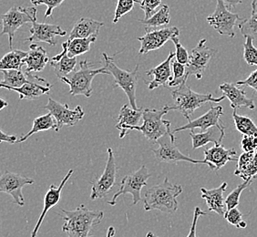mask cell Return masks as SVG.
Segmentation results:
<instances>
[{
    "mask_svg": "<svg viewBox=\"0 0 257 237\" xmlns=\"http://www.w3.org/2000/svg\"><path fill=\"white\" fill-rule=\"evenodd\" d=\"M183 193V187L178 184L170 183L168 178L163 183L149 188L144 194V210H158L161 212L173 214L178 210L177 197Z\"/></svg>",
    "mask_w": 257,
    "mask_h": 237,
    "instance_id": "6da1fadb",
    "label": "cell"
},
{
    "mask_svg": "<svg viewBox=\"0 0 257 237\" xmlns=\"http://www.w3.org/2000/svg\"><path fill=\"white\" fill-rule=\"evenodd\" d=\"M62 218L64 224L62 232L69 237H87L90 235V231L100 223L104 217L101 211H92L83 204L72 211L62 210Z\"/></svg>",
    "mask_w": 257,
    "mask_h": 237,
    "instance_id": "7a4b0ae2",
    "label": "cell"
},
{
    "mask_svg": "<svg viewBox=\"0 0 257 237\" xmlns=\"http://www.w3.org/2000/svg\"><path fill=\"white\" fill-rule=\"evenodd\" d=\"M173 105H169L170 110H177L183 114L188 121H191L193 112L202 107L204 103H218L225 99L226 97L223 95L222 97L213 98L212 94H200L193 91L187 85V81L178 86L172 91Z\"/></svg>",
    "mask_w": 257,
    "mask_h": 237,
    "instance_id": "3957f363",
    "label": "cell"
},
{
    "mask_svg": "<svg viewBox=\"0 0 257 237\" xmlns=\"http://www.w3.org/2000/svg\"><path fill=\"white\" fill-rule=\"evenodd\" d=\"M93 63H90L87 59L79 62V69H75L70 74L61 78L60 80L69 86V94L71 96L83 95L86 98H90L93 89L92 80L97 75H109L108 69L105 67L99 69H93Z\"/></svg>",
    "mask_w": 257,
    "mask_h": 237,
    "instance_id": "277c9868",
    "label": "cell"
},
{
    "mask_svg": "<svg viewBox=\"0 0 257 237\" xmlns=\"http://www.w3.org/2000/svg\"><path fill=\"white\" fill-rule=\"evenodd\" d=\"M170 111L169 105H165L163 109H145L143 115V125L134 126L132 131L136 130L141 132L145 138L150 142L156 144L158 139L169 134L171 131V122L163 120V117Z\"/></svg>",
    "mask_w": 257,
    "mask_h": 237,
    "instance_id": "5b68a950",
    "label": "cell"
},
{
    "mask_svg": "<svg viewBox=\"0 0 257 237\" xmlns=\"http://www.w3.org/2000/svg\"><path fill=\"white\" fill-rule=\"evenodd\" d=\"M104 67L113 76L114 81L117 87L122 89L128 97V102L132 108L138 109L136 102V88L138 83L139 65H136L133 71H127L119 68L114 62V57L107 53H102Z\"/></svg>",
    "mask_w": 257,
    "mask_h": 237,
    "instance_id": "8992f818",
    "label": "cell"
},
{
    "mask_svg": "<svg viewBox=\"0 0 257 237\" xmlns=\"http://www.w3.org/2000/svg\"><path fill=\"white\" fill-rule=\"evenodd\" d=\"M38 10L34 7L22 8L13 7L8 12L2 15V33L8 35L10 49H13V40L17 30L27 23H33L37 21Z\"/></svg>",
    "mask_w": 257,
    "mask_h": 237,
    "instance_id": "52a82bcc",
    "label": "cell"
},
{
    "mask_svg": "<svg viewBox=\"0 0 257 237\" xmlns=\"http://www.w3.org/2000/svg\"><path fill=\"white\" fill-rule=\"evenodd\" d=\"M152 176L149 173L148 169L143 165L138 171L126 175L122 179L120 183V188L117 193H115L111 201H109V205L114 206L117 203V199L123 194H131L133 196V204L136 205L142 201L141 191L142 189L147 185L149 178Z\"/></svg>",
    "mask_w": 257,
    "mask_h": 237,
    "instance_id": "ba28073f",
    "label": "cell"
},
{
    "mask_svg": "<svg viewBox=\"0 0 257 237\" xmlns=\"http://www.w3.org/2000/svg\"><path fill=\"white\" fill-rule=\"evenodd\" d=\"M176 138L173 132L163 135V137L158 139L156 144H158L157 149H152V152L155 155V158L160 163H178L179 162H187L194 164H205L204 161L194 160L190 158L188 155H184L180 152L177 145L175 144Z\"/></svg>",
    "mask_w": 257,
    "mask_h": 237,
    "instance_id": "9c48e42d",
    "label": "cell"
},
{
    "mask_svg": "<svg viewBox=\"0 0 257 237\" xmlns=\"http://www.w3.org/2000/svg\"><path fill=\"white\" fill-rule=\"evenodd\" d=\"M108 159L106 162V166L104 169L103 173L101 177L91 183V193H90V200L95 201L97 199L104 198L111 191L116 183L117 177V164L115 160L112 149H108Z\"/></svg>",
    "mask_w": 257,
    "mask_h": 237,
    "instance_id": "30bf717a",
    "label": "cell"
},
{
    "mask_svg": "<svg viewBox=\"0 0 257 237\" xmlns=\"http://www.w3.org/2000/svg\"><path fill=\"white\" fill-rule=\"evenodd\" d=\"M205 39L200 40L197 46L193 48L188 63L186 64V78L194 76L197 79L203 78V72L207 69L213 55L216 53V50L206 47Z\"/></svg>",
    "mask_w": 257,
    "mask_h": 237,
    "instance_id": "8fae6325",
    "label": "cell"
},
{
    "mask_svg": "<svg viewBox=\"0 0 257 237\" xmlns=\"http://www.w3.org/2000/svg\"><path fill=\"white\" fill-rule=\"evenodd\" d=\"M239 20V15L232 13L223 1L217 0L215 10L212 15L208 17L207 22L219 34L227 36L232 39L236 36L234 32V26Z\"/></svg>",
    "mask_w": 257,
    "mask_h": 237,
    "instance_id": "7c38bea8",
    "label": "cell"
},
{
    "mask_svg": "<svg viewBox=\"0 0 257 237\" xmlns=\"http://www.w3.org/2000/svg\"><path fill=\"white\" fill-rule=\"evenodd\" d=\"M213 102H211V108L208 110L206 113L203 114V116L195 118V120H191L189 123L181 127H177L173 131V134H177L183 131L186 130H195V129H200L202 132L207 131L208 129L215 128L219 129L221 132V134L223 138L225 137V128L223 126L222 122H221V116L223 115V109L222 106H213Z\"/></svg>",
    "mask_w": 257,
    "mask_h": 237,
    "instance_id": "4fadbf2b",
    "label": "cell"
},
{
    "mask_svg": "<svg viewBox=\"0 0 257 237\" xmlns=\"http://www.w3.org/2000/svg\"><path fill=\"white\" fill-rule=\"evenodd\" d=\"M34 180L26 177L19 173L5 172L0 177V192L10 194L13 198V202L20 206H24V197L22 189L26 185L34 184Z\"/></svg>",
    "mask_w": 257,
    "mask_h": 237,
    "instance_id": "5bb4252c",
    "label": "cell"
},
{
    "mask_svg": "<svg viewBox=\"0 0 257 237\" xmlns=\"http://www.w3.org/2000/svg\"><path fill=\"white\" fill-rule=\"evenodd\" d=\"M44 109L49 110V112L57 120L58 126L55 130L56 132H59L64 125L75 126L84 117V111L80 106H77L75 109H70L68 104L60 103L51 98L49 99Z\"/></svg>",
    "mask_w": 257,
    "mask_h": 237,
    "instance_id": "9a60e30c",
    "label": "cell"
},
{
    "mask_svg": "<svg viewBox=\"0 0 257 237\" xmlns=\"http://www.w3.org/2000/svg\"><path fill=\"white\" fill-rule=\"evenodd\" d=\"M180 30L176 27H168L161 30H147L146 34L138 38L141 42V49L139 53L147 54L150 51L159 50L163 47L173 37H179Z\"/></svg>",
    "mask_w": 257,
    "mask_h": 237,
    "instance_id": "2e32d148",
    "label": "cell"
},
{
    "mask_svg": "<svg viewBox=\"0 0 257 237\" xmlns=\"http://www.w3.org/2000/svg\"><path fill=\"white\" fill-rule=\"evenodd\" d=\"M30 32L31 35L26 39L25 41L34 43L45 42L51 46L57 44L56 37H64L67 34V32L62 30L60 26L49 23H40L37 21L32 23Z\"/></svg>",
    "mask_w": 257,
    "mask_h": 237,
    "instance_id": "e0dca14e",
    "label": "cell"
},
{
    "mask_svg": "<svg viewBox=\"0 0 257 237\" xmlns=\"http://www.w3.org/2000/svg\"><path fill=\"white\" fill-rule=\"evenodd\" d=\"M234 156H236V151L234 149H225L221 144H214L213 147L204 150L203 161L209 168L216 172L228 163L237 161L238 159L234 158Z\"/></svg>",
    "mask_w": 257,
    "mask_h": 237,
    "instance_id": "ac0fdd59",
    "label": "cell"
},
{
    "mask_svg": "<svg viewBox=\"0 0 257 237\" xmlns=\"http://www.w3.org/2000/svg\"><path fill=\"white\" fill-rule=\"evenodd\" d=\"M74 173V171H73L72 169L69 170V173H67V175H66V176L63 178V180L61 181V183H60V185H59V187H57L55 184H51V185H50V189L48 190V192L45 194L44 199H43V203H44L43 210H42V212L40 213L39 220L37 221L34 230H33V232L31 233V236H37L40 226H41L42 222L44 221L46 214L48 213V212L50 211L51 208L54 207L55 205H57L58 203H60L62 189H63L65 184L69 181V178H70V176L72 175V173Z\"/></svg>",
    "mask_w": 257,
    "mask_h": 237,
    "instance_id": "d6986e66",
    "label": "cell"
},
{
    "mask_svg": "<svg viewBox=\"0 0 257 237\" xmlns=\"http://www.w3.org/2000/svg\"><path fill=\"white\" fill-rule=\"evenodd\" d=\"M175 57V53L170 52L167 59L163 61L161 64L158 65L154 69H150L146 74L152 78V80L147 82L148 89L154 90L161 86L166 87L169 81L173 78V69H172V62Z\"/></svg>",
    "mask_w": 257,
    "mask_h": 237,
    "instance_id": "ffe728a7",
    "label": "cell"
},
{
    "mask_svg": "<svg viewBox=\"0 0 257 237\" xmlns=\"http://www.w3.org/2000/svg\"><path fill=\"white\" fill-rule=\"evenodd\" d=\"M227 183H223L219 187L212 190H207L205 188H201L202 198L207 204L210 212H214L220 216H223L227 212L226 203L223 198V193L226 191Z\"/></svg>",
    "mask_w": 257,
    "mask_h": 237,
    "instance_id": "44dd1931",
    "label": "cell"
},
{
    "mask_svg": "<svg viewBox=\"0 0 257 237\" xmlns=\"http://www.w3.org/2000/svg\"><path fill=\"white\" fill-rule=\"evenodd\" d=\"M143 115L144 110L142 108L135 109L128 104H124L119 110L118 124H116V128L119 131V138H124L133 127L138 126L140 122L143 121Z\"/></svg>",
    "mask_w": 257,
    "mask_h": 237,
    "instance_id": "7402d4cb",
    "label": "cell"
},
{
    "mask_svg": "<svg viewBox=\"0 0 257 237\" xmlns=\"http://www.w3.org/2000/svg\"><path fill=\"white\" fill-rule=\"evenodd\" d=\"M220 90L231 102V107L233 109H253L255 108V103L252 99L248 98L245 90L239 89L236 83H226L224 82L220 85Z\"/></svg>",
    "mask_w": 257,
    "mask_h": 237,
    "instance_id": "603a6c76",
    "label": "cell"
},
{
    "mask_svg": "<svg viewBox=\"0 0 257 237\" xmlns=\"http://www.w3.org/2000/svg\"><path fill=\"white\" fill-rule=\"evenodd\" d=\"M1 72L3 74V79L0 82V86L9 90L11 88H20L25 83L41 78L33 74V72L22 71V69H2Z\"/></svg>",
    "mask_w": 257,
    "mask_h": 237,
    "instance_id": "cb8c5ba5",
    "label": "cell"
},
{
    "mask_svg": "<svg viewBox=\"0 0 257 237\" xmlns=\"http://www.w3.org/2000/svg\"><path fill=\"white\" fill-rule=\"evenodd\" d=\"M51 88L52 86L49 81H47L44 78H40L38 80L25 83L20 88H11L10 90L20 94V99L34 100L42 95L50 93Z\"/></svg>",
    "mask_w": 257,
    "mask_h": 237,
    "instance_id": "d4e9b609",
    "label": "cell"
},
{
    "mask_svg": "<svg viewBox=\"0 0 257 237\" xmlns=\"http://www.w3.org/2000/svg\"><path fill=\"white\" fill-rule=\"evenodd\" d=\"M48 63H50V59L47 51L41 46H38L35 43L30 45V51L24 59L26 71L40 72Z\"/></svg>",
    "mask_w": 257,
    "mask_h": 237,
    "instance_id": "484cf974",
    "label": "cell"
},
{
    "mask_svg": "<svg viewBox=\"0 0 257 237\" xmlns=\"http://www.w3.org/2000/svg\"><path fill=\"white\" fill-rule=\"evenodd\" d=\"M104 23L90 18H81L79 19L71 30L69 35V40L77 38H89V37H98L99 30L103 27Z\"/></svg>",
    "mask_w": 257,
    "mask_h": 237,
    "instance_id": "4316f807",
    "label": "cell"
},
{
    "mask_svg": "<svg viewBox=\"0 0 257 237\" xmlns=\"http://www.w3.org/2000/svg\"><path fill=\"white\" fill-rule=\"evenodd\" d=\"M97 37L89 38H77L72 40H68L62 43V54L69 55V57H78L79 55L87 53L90 50V45L94 43Z\"/></svg>",
    "mask_w": 257,
    "mask_h": 237,
    "instance_id": "83f0119b",
    "label": "cell"
},
{
    "mask_svg": "<svg viewBox=\"0 0 257 237\" xmlns=\"http://www.w3.org/2000/svg\"><path fill=\"white\" fill-rule=\"evenodd\" d=\"M50 64L54 69L57 77L61 79L74 71L77 65V57H69L67 53H60L51 59Z\"/></svg>",
    "mask_w": 257,
    "mask_h": 237,
    "instance_id": "f1b7e54d",
    "label": "cell"
},
{
    "mask_svg": "<svg viewBox=\"0 0 257 237\" xmlns=\"http://www.w3.org/2000/svg\"><path fill=\"white\" fill-rule=\"evenodd\" d=\"M58 126L57 120L55 118L54 116L52 114L49 113L41 115L40 117H37L33 121V125L32 128L30 132L25 135H22V137L19 140V144L25 143L28 139L31 137L33 134H38L40 132H45V131H49V130H56Z\"/></svg>",
    "mask_w": 257,
    "mask_h": 237,
    "instance_id": "f546056e",
    "label": "cell"
},
{
    "mask_svg": "<svg viewBox=\"0 0 257 237\" xmlns=\"http://www.w3.org/2000/svg\"><path fill=\"white\" fill-rule=\"evenodd\" d=\"M215 127L210 128V130L204 131L202 133H194L193 130H191L190 132V136L193 141V150H197V149L203 147L204 145L209 144V143H213L215 145H219L223 142V140L220 138L219 136L216 137L217 133ZM219 130V129H218Z\"/></svg>",
    "mask_w": 257,
    "mask_h": 237,
    "instance_id": "4dcf8cb0",
    "label": "cell"
},
{
    "mask_svg": "<svg viewBox=\"0 0 257 237\" xmlns=\"http://www.w3.org/2000/svg\"><path fill=\"white\" fill-rule=\"evenodd\" d=\"M142 24L145 26V30L150 29H156L162 26L168 25L171 21V15H170V8L167 5H162L159 10L154 13V15L147 20H139Z\"/></svg>",
    "mask_w": 257,
    "mask_h": 237,
    "instance_id": "1f68e13d",
    "label": "cell"
},
{
    "mask_svg": "<svg viewBox=\"0 0 257 237\" xmlns=\"http://www.w3.org/2000/svg\"><path fill=\"white\" fill-rule=\"evenodd\" d=\"M27 56L28 52L23 50H11L1 59L0 69H21Z\"/></svg>",
    "mask_w": 257,
    "mask_h": 237,
    "instance_id": "d6a6232c",
    "label": "cell"
},
{
    "mask_svg": "<svg viewBox=\"0 0 257 237\" xmlns=\"http://www.w3.org/2000/svg\"><path fill=\"white\" fill-rule=\"evenodd\" d=\"M244 38L250 37L257 40V0H252V14L246 20H243L238 25Z\"/></svg>",
    "mask_w": 257,
    "mask_h": 237,
    "instance_id": "836d02e7",
    "label": "cell"
},
{
    "mask_svg": "<svg viewBox=\"0 0 257 237\" xmlns=\"http://www.w3.org/2000/svg\"><path fill=\"white\" fill-rule=\"evenodd\" d=\"M232 118L234 122L235 128L237 129L242 135L255 136L257 137V126L252 122V120L246 116H241L236 112V109H233Z\"/></svg>",
    "mask_w": 257,
    "mask_h": 237,
    "instance_id": "e575fe53",
    "label": "cell"
},
{
    "mask_svg": "<svg viewBox=\"0 0 257 237\" xmlns=\"http://www.w3.org/2000/svg\"><path fill=\"white\" fill-rule=\"evenodd\" d=\"M173 78L168 82L166 87H178L183 82L187 81L186 78V65L182 64L178 60H173Z\"/></svg>",
    "mask_w": 257,
    "mask_h": 237,
    "instance_id": "d590c367",
    "label": "cell"
},
{
    "mask_svg": "<svg viewBox=\"0 0 257 237\" xmlns=\"http://www.w3.org/2000/svg\"><path fill=\"white\" fill-rule=\"evenodd\" d=\"M257 174V151L253 158L242 169H236L234 175L243 179V181H252Z\"/></svg>",
    "mask_w": 257,
    "mask_h": 237,
    "instance_id": "8d00e7d4",
    "label": "cell"
},
{
    "mask_svg": "<svg viewBox=\"0 0 257 237\" xmlns=\"http://www.w3.org/2000/svg\"><path fill=\"white\" fill-rule=\"evenodd\" d=\"M252 183V181H244L243 183L239 184L237 187L234 188L232 192L228 194L227 197L225 199L227 210L237 207L238 204L240 203V196L243 192V190L246 189L248 186H250Z\"/></svg>",
    "mask_w": 257,
    "mask_h": 237,
    "instance_id": "74e56055",
    "label": "cell"
},
{
    "mask_svg": "<svg viewBox=\"0 0 257 237\" xmlns=\"http://www.w3.org/2000/svg\"><path fill=\"white\" fill-rule=\"evenodd\" d=\"M141 0H118L115 14H114L113 23L116 24L119 22L121 17L126 15L128 12L134 10L135 4H139Z\"/></svg>",
    "mask_w": 257,
    "mask_h": 237,
    "instance_id": "f35d334b",
    "label": "cell"
},
{
    "mask_svg": "<svg viewBox=\"0 0 257 237\" xmlns=\"http://www.w3.org/2000/svg\"><path fill=\"white\" fill-rule=\"evenodd\" d=\"M252 38H245V42L243 44V59L250 66H257V49L254 47Z\"/></svg>",
    "mask_w": 257,
    "mask_h": 237,
    "instance_id": "ab89813d",
    "label": "cell"
},
{
    "mask_svg": "<svg viewBox=\"0 0 257 237\" xmlns=\"http://www.w3.org/2000/svg\"><path fill=\"white\" fill-rule=\"evenodd\" d=\"M224 218L227 220V222L234 225L237 228H245L247 226V223L245 221L242 220V213L238 210L237 208L234 207L227 210V212L224 214Z\"/></svg>",
    "mask_w": 257,
    "mask_h": 237,
    "instance_id": "60d3db41",
    "label": "cell"
},
{
    "mask_svg": "<svg viewBox=\"0 0 257 237\" xmlns=\"http://www.w3.org/2000/svg\"><path fill=\"white\" fill-rule=\"evenodd\" d=\"M140 7L144 10V19L147 20L156 12V10L162 6V0H141Z\"/></svg>",
    "mask_w": 257,
    "mask_h": 237,
    "instance_id": "b9f144b4",
    "label": "cell"
},
{
    "mask_svg": "<svg viewBox=\"0 0 257 237\" xmlns=\"http://www.w3.org/2000/svg\"><path fill=\"white\" fill-rule=\"evenodd\" d=\"M172 41H173V44L175 45V49H176V52H175L176 60H178L179 62H181L182 64H187L190 54L183 45L181 44V42L179 40V37H173Z\"/></svg>",
    "mask_w": 257,
    "mask_h": 237,
    "instance_id": "7bdbcfd3",
    "label": "cell"
},
{
    "mask_svg": "<svg viewBox=\"0 0 257 237\" xmlns=\"http://www.w3.org/2000/svg\"><path fill=\"white\" fill-rule=\"evenodd\" d=\"M31 3L34 6L45 5L48 7L47 11L45 13V18H50L52 17L53 10L60 7L65 0H30Z\"/></svg>",
    "mask_w": 257,
    "mask_h": 237,
    "instance_id": "ee69618b",
    "label": "cell"
},
{
    "mask_svg": "<svg viewBox=\"0 0 257 237\" xmlns=\"http://www.w3.org/2000/svg\"><path fill=\"white\" fill-rule=\"evenodd\" d=\"M241 148L243 152L257 151V137L243 135L241 140Z\"/></svg>",
    "mask_w": 257,
    "mask_h": 237,
    "instance_id": "f6af8a7d",
    "label": "cell"
},
{
    "mask_svg": "<svg viewBox=\"0 0 257 237\" xmlns=\"http://www.w3.org/2000/svg\"><path fill=\"white\" fill-rule=\"evenodd\" d=\"M236 85L247 86V87H250V88L254 89L257 92V69H255L253 72L249 75L247 79L237 81Z\"/></svg>",
    "mask_w": 257,
    "mask_h": 237,
    "instance_id": "bcb514c9",
    "label": "cell"
},
{
    "mask_svg": "<svg viewBox=\"0 0 257 237\" xmlns=\"http://www.w3.org/2000/svg\"><path fill=\"white\" fill-rule=\"evenodd\" d=\"M207 212H203L200 207H195L194 214H193V223L191 226V230L188 233V237L195 236L196 235V224H197L198 218L202 215H207Z\"/></svg>",
    "mask_w": 257,
    "mask_h": 237,
    "instance_id": "7dc6e473",
    "label": "cell"
},
{
    "mask_svg": "<svg viewBox=\"0 0 257 237\" xmlns=\"http://www.w3.org/2000/svg\"><path fill=\"white\" fill-rule=\"evenodd\" d=\"M255 152H244L240 155V157L237 160V168L236 169H242L247 164L252 158L253 156L255 155Z\"/></svg>",
    "mask_w": 257,
    "mask_h": 237,
    "instance_id": "c3c4849f",
    "label": "cell"
},
{
    "mask_svg": "<svg viewBox=\"0 0 257 237\" xmlns=\"http://www.w3.org/2000/svg\"><path fill=\"white\" fill-rule=\"evenodd\" d=\"M0 142H1V144L9 143L10 144H17L19 142V140H18L16 135H8L1 130V132H0Z\"/></svg>",
    "mask_w": 257,
    "mask_h": 237,
    "instance_id": "681fc988",
    "label": "cell"
},
{
    "mask_svg": "<svg viewBox=\"0 0 257 237\" xmlns=\"http://www.w3.org/2000/svg\"><path fill=\"white\" fill-rule=\"evenodd\" d=\"M221 1H223L229 10H231L236 5L241 4L242 2V0H221Z\"/></svg>",
    "mask_w": 257,
    "mask_h": 237,
    "instance_id": "f907efd6",
    "label": "cell"
},
{
    "mask_svg": "<svg viewBox=\"0 0 257 237\" xmlns=\"http://www.w3.org/2000/svg\"><path fill=\"white\" fill-rule=\"evenodd\" d=\"M0 101H1V108L0 109H3L5 107H8L9 103H8V101H6L5 99H0Z\"/></svg>",
    "mask_w": 257,
    "mask_h": 237,
    "instance_id": "816d5d0a",
    "label": "cell"
},
{
    "mask_svg": "<svg viewBox=\"0 0 257 237\" xmlns=\"http://www.w3.org/2000/svg\"><path fill=\"white\" fill-rule=\"evenodd\" d=\"M114 234H115V230H114V228L109 227L108 233H107V236H112Z\"/></svg>",
    "mask_w": 257,
    "mask_h": 237,
    "instance_id": "f5cc1de1",
    "label": "cell"
},
{
    "mask_svg": "<svg viewBox=\"0 0 257 237\" xmlns=\"http://www.w3.org/2000/svg\"><path fill=\"white\" fill-rule=\"evenodd\" d=\"M150 235H154V234L153 232H149V233H147V236H150Z\"/></svg>",
    "mask_w": 257,
    "mask_h": 237,
    "instance_id": "db71d44e",
    "label": "cell"
}]
</instances>
